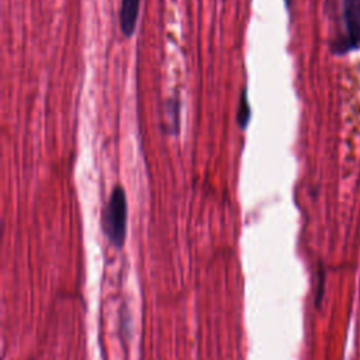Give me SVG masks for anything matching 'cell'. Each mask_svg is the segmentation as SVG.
<instances>
[{
	"instance_id": "obj_1",
	"label": "cell",
	"mask_w": 360,
	"mask_h": 360,
	"mask_svg": "<svg viewBox=\"0 0 360 360\" xmlns=\"http://www.w3.org/2000/svg\"><path fill=\"white\" fill-rule=\"evenodd\" d=\"M127 224H128V201L124 187L117 184L105 204L101 214L103 231L107 235L111 245L121 248L127 236Z\"/></svg>"
},
{
	"instance_id": "obj_2",
	"label": "cell",
	"mask_w": 360,
	"mask_h": 360,
	"mask_svg": "<svg viewBox=\"0 0 360 360\" xmlns=\"http://www.w3.org/2000/svg\"><path fill=\"white\" fill-rule=\"evenodd\" d=\"M340 35L333 41L332 49L338 53H346L360 48V0H342Z\"/></svg>"
},
{
	"instance_id": "obj_3",
	"label": "cell",
	"mask_w": 360,
	"mask_h": 360,
	"mask_svg": "<svg viewBox=\"0 0 360 360\" xmlns=\"http://www.w3.org/2000/svg\"><path fill=\"white\" fill-rule=\"evenodd\" d=\"M141 0H121L120 7V30L127 38L132 37L138 22Z\"/></svg>"
},
{
	"instance_id": "obj_4",
	"label": "cell",
	"mask_w": 360,
	"mask_h": 360,
	"mask_svg": "<svg viewBox=\"0 0 360 360\" xmlns=\"http://www.w3.org/2000/svg\"><path fill=\"white\" fill-rule=\"evenodd\" d=\"M180 128V103L177 97H170L166 101V132L177 135Z\"/></svg>"
},
{
	"instance_id": "obj_5",
	"label": "cell",
	"mask_w": 360,
	"mask_h": 360,
	"mask_svg": "<svg viewBox=\"0 0 360 360\" xmlns=\"http://www.w3.org/2000/svg\"><path fill=\"white\" fill-rule=\"evenodd\" d=\"M250 117H252V110H250V104H249V98H248V90L245 87L242 90L239 101H238V110H236L238 127L240 129H245L250 122Z\"/></svg>"
},
{
	"instance_id": "obj_6",
	"label": "cell",
	"mask_w": 360,
	"mask_h": 360,
	"mask_svg": "<svg viewBox=\"0 0 360 360\" xmlns=\"http://www.w3.org/2000/svg\"><path fill=\"white\" fill-rule=\"evenodd\" d=\"M290 1H291V0H285V4H287V7H290Z\"/></svg>"
}]
</instances>
